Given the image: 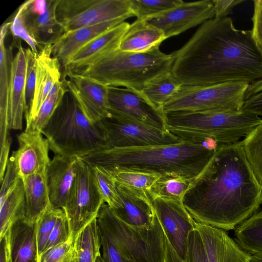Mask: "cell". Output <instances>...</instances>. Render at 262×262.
Returning <instances> with one entry per match:
<instances>
[{
    "label": "cell",
    "mask_w": 262,
    "mask_h": 262,
    "mask_svg": "<svg viewBox=\"0 0 262 262\" xmlns=\"http://www.w3.org/2000/svg\"><path fill=\"white\" fill-rule=\"evenodd\" d=\"M184 262H208L203 243L195 228L189 233L186 254Z\"/></svg>",
    "instance_id": "obj_42"
},
{
    "label": "cell",
    "mask_w": 262,
    "mask_h": 262,
    "mask_svg": "<svg viewBox=\"0 0 262 262\" xmlns=\"http://www.w3.org/2000/svg\"><path fill=\"white\" fill-rule=\"evenodd\" d=\"M166 39L164 32L159 28L147 20L137 19L129 25L118 49L126 52H145L160 46Z\"/></svg>",
    "instance_id": "obj_26"
},
{
    "label": "cell",
    "mask_w": 262,
    "mask_h": 262,
    "mask_svg": "<svg viewBox=\"0 0 262 262\" xmlns=\"http://www.w3.org/2000/svg\"><path fill=\"white\" fill-rule=\"evenodd\" d=\"M40 132L24 131L17 136L18 148L10 158L14 162L20 178L46 171L51 161L50 147Z\"/></svg>",
    "instance_id": "obj_16"
},
{
    "label": "cell",
    "mask_w": 262,
    "mask_h": 262,
    "mask_svg": "<svg viewBox=\"0 0 262 262\" xmlns=\"http://www.w3.org/2000/svg\"><path fill=\"white\" fill-rule=\"evenodd\" d=\"M78 159L55 155L48 164L46 177L52 207L64 209L75 180Z\"/></svg>",
    "instance_id": "obj_21"
},
{
    "label": "cell",
    "mask_w": 262,
    "mask_h": 262,
    "mask_svg": "<svg viewBox=\"0 0 262 262\" xmlns=\"http://www.w3.org/2000/svg\"><path fill=\"white\" fill-rule=\"evenodd\" d=\"M208 262H248L251 254L243 250L225 230L195 222Z\"/></svg>",
    "instance_id": "obj_19"
},
{
    "label": "cell",
    "mask_w": 262,
    "mask_h": 262,
    "mask_svg": "<svg viewBox=\"0 0 262 262\" xmlns=\"http://www.w3.org/2000/svg\"><path fill=\"white\" fill-rule=\"evenodd\" d=\"M97 223L100 241L102 260L104 262H123V259L115 243L105 227L97 220Z\"/></svg>",
    "instance_id": "obj_41"
},
{
    "label": "cell",
    "mask_w": 262,
    "mask_h": 262,
    "mask_svg": "<svg viewBox=\"0 0 262 262\" xmlns=\"http://www.w3.org/2000/svg\"><path fill=\"white\" fill-rule=\"evenodd\" d=\"M248 262H262V253L251 255V257Z\"/></svg>",
    "instance_id": "obj_51"
},
{
    "label": "cell",
    "mask_w": 262,
    "mask_h": 262,
    "mask_svg": "<svg viewBox=\"0 0 262 262\" xmlns=\"http://www.w3.org/2000/svg\"><path fill=\"white\" fill-rule=\"evenodd\" d=\"M101 122L111 148L167 145L182 141L169 130L154 127L110 111Z\"/></svg>",
    "instance_id": "obj_11"
},
{
    "label": "cell",
    "mask_w": 262,
    "mask_h": 262,
    "mask_svg": "<svg viewBox=\"0 0 262 262\" xmlns=\"http://www.w3.org/2000/svg\"><path fill=\"white\" fill-rule=\"evenodd\" d=\"M152 205L166 238L180 258L185 259L188 236L195 229V221L182 202L157 198Z\"/></svg>",
    "instance_id": "obj_13"
},
{
    "label": "cell",
    "mask_w": 262,
    "mask_h": 262,
    "mask_svg": "<svg viewBox=\"0 0 262 262\" xmlns=\"http://www.w3.org/2000/svg\"><path fill=\"white\" fill-rule=\"evenodd\" d=\"M21 179L25 198V217L31 221H37L46 210L51 206L46 171L31 174Z\"/></svg>",
    "instance_id": "obj_27"
},
{
    "label": "cell",
    "mask_w": 262,
    "mask_h": 262,
    "mask_svg": "<svg viewBox=\"0 0 262 262\" xmlns=\"http://www.w3.org/2000/svg\"><path fill=\"white\" fill-rule=\"evenodd\" d=\"M125 20L116 19L64 33L52 45V55L64 68L72 57L81 48Z\"/></svg>",
    "instance_id": "obj_25"
},
{
    "label": "cell",
    "mask_w": 262,
    "mask_h": 262,
    "mask_svg": "<svg viewBox=\"0 0 262 262\" xmlns=\"http://www.w3.org/2000/svg\"><path fill=\"white\" fill-rule=\"evenodd\" d=\"M249 84L233 82L207 86L182 85L162 107L165 114L176 112L240 110Z\"/></svg>",
    "instance_id": "obj_8"
},
{
    "label": "cell",
    "mask_w": 262,
    "mask_h": 262,
    "mask_svg": "<svg viewBox=\"0 0 262 262\" xmlns=\"http://www.w3.org/2000/svg\"><path fill=\"white\" fill-rule=\"evenodd\" d=\"M25 50L27 58L26 90L28 110L32 104L35 92L36 67V57L37 55L34 53L30 48L25 49Z\"/></svg>",
    "instance_id": "obj_44"
},
{
    "label": "cell",
    "mask_w": 262,
    "mask_h": 262,
    "mask_svg": "<svg viewBox=\"0 0 262 262\" xmlns=\"http://www.w3.org/2000/svg\"><path fill=\"white\" fill-rule=\"evenodd\" d=\"M67 92H68V90L64 81L63 84L61 82L56 83L34 118L26 122L25 131L42 133V129L61 103Z\"/></svg>",
    "instance_id": "obj_32"
},
{
    "label": "cell",
    "mask_w": 262,
    "mask_h": 262,
    "mask_svg": "<svg viewBox=\"0 0 262 262\" xmlns=\"http://www.w3.org/2000/svg\"><path fill=\"white\" fill-rule=\"evenodd\" d=\"M167 129L182 140L203 143L212 139L220 145L245 137L262 119L243 109L166 113Z\"/></svg>",
    "instance_id": "obj_6"
},
{
    "label": "cell",
    "mask_w": 262,
    "mask_h": 262,
    "mask_svg": "<svg viewBox=\"0 0 262 262\" xmlns=\"http://www.w3.org/2000/svg\"><path fill=\"white\" fill-rule=\"evenodd\" d=\"M246 158L262 184V122L242 141Z\"/></svg>",
    "instance_id": "obj_36"
},
{
    "label": "cell",
    "mask_w": 262,
    "mask_h": 262,
    "mask_svg": "<svg viewBox=\"0 0 262 262\" xmlns=\"http://www.w3.org/2000/svg\"><path fill=\"white\" fill-rule=\"evenodd\" d=\"M52 45L46 46L36 57V81L33 99L26 113L28 122L34 118L53 86L61 80L59 60L52 55Z\"/></svg>",
    "instance_id": "obj_22"
},
{
    "label": "cell",
    "mask_w": 262,
    "mask_h": 262,
    "mask_svg": "<svg viewBox=\"0 0 262 262\" xmlns=\"http://www.w3.org/2000/svg\"><path fill=\"white\" fill-rule=\"evenodd\" d=\"M115 183L121 200L120 206L112 209L115 215L127 224L136 227H152L157 217L148 192Z\"/></svg>",
    "instance_id": "obj_17"
},
{
    "label": "cell",
    "mask_w": 262,
    "mask_h": 262,
    "mask_svg": "<svg viewBox=\"0 0 262 262\" xmlns=\"http://www.w3.org/2000/svg\"><path fill=\"white\" fill-rule=\"evenodd\" d=\"M69 80L63 79L70 94L86 117L97 123L109 114L108 87L80 74L66 72Z\"/></svg>",
    "instance_id": "obj_14"
},
{
    "label": "cell",
    "mask_w": 262,
    "mask_h": 262,
    "mask_svg": "<svg viewBox=\"0 0 262 262\" xmlns=\"http://www.w3.org/2000/svg\"><path fill=\"white\" fill-rule=\"evenodd\" d=\"M242 109L262 117V90L246 98Z\"/></svg>",
    "instance_id": "obj_48"
},
{
    "label": "cell",
    "mask_w": 262,
    "mask_h": 262,
    "mask_svg": "<svg viewBox=\"0 0 262 262\" xmlns=\"http://www.w3.org/2000/svg\"><path fill=\"white\" fill-rule=\"evenodd\" d=\"M182 86L170 73L148 84L142 92L154 105L162 109Z\"/></svg>",
    "instance_id": "obj_35"
},
{
    "label": "cell",
    "mask_w": 262,
    "mask_h": 262,
    "mask_svg": "<svg viewBox=\"0 0 262 262\" xmlns=\"http://www.w3.org/2000/svg\"><path fill=\"white\" fill-rule=\"evenodd\" d=\"M20 178L14 162L9 158L4 177L1 183L0 202L4 200Z\"/></svg>",
    "instance_id": "obj_46"
},
{
    "label": "cell",
    "mask_w": 262,
    "mask_h": 262,
    "mask_svg": "<svg viewBox=\"0 0 262 262\" xmlns=\"http://www.w3.org/2000/svg\"><path fill=\"white\" fill-rule=\"evenodd\" d=\"M97 220L105 227L123 259L130 262H164L166 237L158 218L150 228L132 226L119 219L104 203Z\"/></svg>",
    "instance_id": "obj_7"
},
{
    "label": "cell",
    "mask_w": 262,
    "mask_h": 262,
    "mask_svg": "<svg viewBox=\"0 0 262 262\" xmlns=\"http://www.w3.org/2000/svg\"><path fill=\"white\" fill-rule=\"evenodd\" d=\"M220 145L182 140L178 144L112 148L81 159L92 167H116L160 176L172 174L195 179L203 171Z\"/></svg>",
    "instance_id": "obj_3"
},
{
    "label": "cell",
    "mask_w": 262,
    "mask_h": 262,
    "mask_svg": "<svg viewBox=\"0 0 262 262\" xmlns=\"http://www.w3.org/2000/svg\"><path fill=\"white\" fill-rule=\"evenodd\" d=\"M216 18L227 17L232 12L233 8L244 0H213Z\"/></svg>",
    "instance_id": "obj_47"
},
{
    "label": "cell",
    "mask_w": 262,
    "mask_h": 262,
    "mask_svg": "<svg viewBox=\"0 0 262 262\" xmlns=\"http://www.w3.org/2000/svg\"><path fill=\"white\" fill-rule=\"evenodd\" d=\"M107 87L109 111L154 127L168 130L162 109L154 105L142 92L126 88Z\"/></svg>",
    "instance_id": "obj_12"
},
{
    "label": "cell",
    "mask_w": 262,
    "mask_h": 262,
    "mask_svg": "<svg viewBox=\"0 0 262 262\" xmlns=\"http://www.w3.org/2000/svg\"><path fill=\"white\" fill-rule=\"evenodd\" d=\"M63 211L62 209L48 207L37 221V237L39 255L42 253L57 219Z\"/></svg>",
    "instance_id": "obj_38"
},
{
    "label": "cell",
    "mask_w": 262,
    "mask_h": 262,
    "mask_svg": "<svg viewBox=\"0 0 262 262\" xmlns=\"http://www.w3.org/2000/svg\"><path fill=\"white\" fill-rule=\"evenodd\" d=\"M74 255V239L70 237L67 242L43 252L39 262H72Z\"/></svg>",
    "instance_id": "obj_40"
},
{
    "label": "cell",
    "mask_w": 262,
    "mask_h": 262,
    "mask_svg": "<svg viewBox=\"0 0 262 262\" xmlns=\"http://www.w3.org/2000/svg\"><path fill=\"white\" fill-rule=\"evenodd\" d=\"M100 257H98L96 262H100Z\"/></svg>",
    "instance_id": "obj_53"
},
{
    "label": "cell",
    "mask_w": 262,
    "mask_h": 262,
    "mask_svg": "<svg viewBox=\"0 0 262 262\" xmlns=\"http://www.w3.org/2000/svg\"><path fill=\"white\" fill-rule=\"evenodd\" d=\"M93 167L104 202L112 209L118 208L121 204V200L117 191L115 182L106 172L100 167Z\"/></svg>",
    "instance_id": "obj_39"
},
{
    "label": "cell",
    "mask_w": 262,
    "mask_h": 262,
    "mask_svg": "<svg viewBox=\"0 0 262 262\" xmlns=\"http://www.w3.org/2000/svg\"><path fill=\"white\" fill-rule=\"evenodd\" d=\"M131 9L138 19L149 20L182 4L181 0H129Z\"/></svg>",
    "instance_id": "obj_37"
},
{
    "label": "cell",
    "mask_w": 262,
    "mask_h": 262,
    "mask_svg": "<svg viewBox=\"0 0 262 262\" xmlns=\"http://www.w3.org/2000/svg\"><path fill=\"white\" fill-rule=\"evenodd\" d=\"M215 17L213 0L183 2L173 9L148 20L161 30L167 38L202 24Z\"/></svg>",
    "instance_id": "obj_15"
},
{
    "label": "cell",
    "mask_w": 262,
    "mask_h": 262,
    "mask_svg": "<svg viewBox=\"0 0 262 262\" xmlns=\"http://www.w3.org/2000/svg\"><path fill=\"white\" fill-rule=\"evenodd\" d=\"M13 45L18 49L11 64V78L8 102L9 127L18 130L23 127L24 114L28 111L26 100L27 58L21 41Z\"/></svg>",
    "instance_id": "obj_18"
},
{
    "label": "cell",
    "mask_w": 262,
    "mask_h": 262,
    "mask_svg": "<svg viewBox=\"0 0 262 262\" xmlns=\"http://www.w3.org/2000/svg\"><path fill=\"white\" fill-rule=\"evenodd\" d=\"M100 262H104V261L102 260V259L101 258V256L100 257ZM123 262H130V261H127V260H126L123 259Z\"/></svg>",
    "instance_id": "obj_52"
},
{
    "label": "cell",
    "mask_w": 262,
    "mask_h": 262,
    "mask_svg": "<svg viewBox=\"0 0 262 262\" xmlns=\"http://www.w3.org/2000/svg\"><path fill=\"white\" fill-rule=\"evenodd\" d=\"M64 96L42 130L55 155L82 158L109 149L101 121L94 123L71 96Z\"/></svg>",
    "instance_id": "obj_5"
},
{
    "label": "cell",
    "mask_w": 262,
    "mask_h": 262,
    "mask_svg": "<svg viewBox=\"0 0 262 262\" xmlns=\"http://www.w3.org/2000/svg\"><path fill=\"white\" fill-rule=\"evenodd\" d=\"M97 218L82 229L74 239V262H96L101 256Z\"/></svg>",
    "instance_id": "obj_31"
},
{
    "label": "cell",
    "mask_w": 262,
    "mask_h": 262,
    "mask_svg": "<svg viewBox=\"0 0 262 262\" xmlns=\"http://www.w3.org/2000/svg\"><path fill=\"white\" fill-rule=\"evenodd\" d=\"M182 203L197 223L235 230L262 204V184L242 142L220 145L184 195Z\"/></svg>",
    "instance_id": "obj_2"
},
{
    "label": "cell",
    "mask_w": 262,
    "mask_h": 262,
    "mask_svg": "<svg viewBox=\"0 0 262 262\" xmlns=\"http://www.w3.org/2000/svg\"><path fill=\"white\" fill-rule=\"evenodd\" d=\"M25 215V198L20 178L3 201L0 202V239L7 233L11 224Z\"/></svg>",
    "instance_id": "obj_29"
},
{
    "label": "cell",
    "mask_w": 262,
    "mask_h": 262,
    "mask_svg": "<svg viewBox=\"0 0 262 262\" xmlns=\"http://www.w3.org/2000/svg\"><path fill=\"white\" fill-rule=\"evenodd\" d=\"M130 24L124 21L99 35L81 48L64 67L66 72H78L91 65L105 54L119 48ZM78 73V72H77Z\"/></svg>",
    "instance_id": "obj_20"
},
{
    "label": "cell",
    "mask_w": 262,
    "mask_h": 262,
    "mask_svg": "<svg viewBox=\"0 0 262 262\" xmlns=\"http://www.w3.org/2000/svg\"><path fill=\"white\" fill-rule=\"evenodd\" d=\"M11 23H4L0 33V132L6 133L10 129L8 122V102L10 89L11 64L14 58L13 46L5 45V38Z\"/></svg>",
    "instance_id": "obj_28"
},
{
    "label": "cell",
    "mask_w": 262,
    "mask_h": 262,
    "mask_svg": "<svg viewBox=\"0 0 262 262\" xmlns=\"http://www.w3.org/2000/svg\"><path fill=\"white\" fill-rule=\"evenodd\" d=\"M172 54L171 73L182 85L250 84L262 79V57L250 30L236 28L228 16L203 23Z\"/></svg>",
    "instance_id": "obj_1"
},
{
    "label": "cell",
    "mask_w": 262,
    "mask_h": 262,
    "mask_svg": "<svg viewBox=\"0 0 262 262\" xmlns=\"http://www.w3.org/2000/svg\"><path fill=\"white\" fill-rule=\"evenodd\" d=\"M254 10L251 18L252 37L262 57V0L253 1Z\"/></svg>",
    "instance_id": "obj_45"
},
{
    "label": "cell",
    "mask_w": 262,
    "mask_h": 262,
    "mask_svg": "<svg viewBox=\"0 0 262 262\" xmlns=\"http://www.w3.org/2000/svg\"><path fill=\"white\" fill-rule=\"evenodd\" d=\"M10 262H11V261H10Z\"/></svg>",
    "instance_id": "obj_55"
},
{
    "label": "cell",
    "mask_w": 262,
    "mask_h": 262,
    "mask_svg": "<svg viewBox=\"0 0 262 262\" xmlns=\"http://www.w3.org/2000/svg\"><path fill=\"white\" fill-rule=\"evenodd\" d=\"M234 239L251 255L262 253V210L256 212L235 229Z\"/></svg>",
    "instance_id": "obj_30"
},
{
    "label": "cell",
    "mask_w": 262,
    "mask_h": 262,
    "mask_svg": "<svg viewBox=\"0 0 262 262\" xmlns=\"http://www.w3.org/2000/svg\"><path fill=\"white\" fill-rule=\"evenodd\" d=\"M56 16L64 33L134 14L129 0H59Z\"/></svg>",
    "instance_id": "obj_10"
},
{
    "label": "cell",
    "mask_w": 262,
    "mask_h": 262,
    "mask_svg": "<svg viewBox=\"0 0 262 262\" xmlns=\"http://www.w3.org/2000/svg\"><path fill=\"white\" fill-rule=\"evenodd\" d=\"M159 48L143 52L117 49L76 73L106 86H122L142 92L150 83L171 73L173 54H165Z\"/></svg>",
    "instance_id": "obj_4"
},
{
    "label": "cell",
    "mask_w": 262,
    "mask_h": 262,
    "mask_svg": "<svg viewBox=\"0 0 262 262\" xmlns=\"http://www.w3.org/2000/svg\"><path fill=\"white\" fill-rule=\"evenodd\" d=\"M72 262H74L73 261Z\"/></svg>",
    "instance_id": "obj_54"
},
{
    "label": "cell",
    "mask_w": 262,
    "mask_h": 262,
    "mask_svg": "<svg viewBox=\"0 0 262 262\" xmlns=\"http://www.w3.org/2000/svg\"><path fill=\"white\" fill-rule=\"evenodd\" d=\"M164 262H184V261L182 260L178 256L166 238V252Z\"/></svg>",
    "instance_id": "obj_50"
},
{
    "label": "cell",
    "mask_w": 262,
    "mask_h": 262,
    "mask_svg": "<svg viewBox=\"0 0 262 262\" xmlns=\"http://www.w3.org/2000/svg\"><path fill=\"white\" fill-rule=\"evenodd\" d=\"M70 237L71 236L69 225L63 210L57 219L43 252L67 242Z\"/></svg>",
    "instance_id": "obj_43"
},
{
    "label": "cell",
    "mask_w": 262,
    "mask_h": 262,
    "mask_svg": "<svg viewBox=\"0 0 262 262\" xmlns=\"http://www.w3.org/2000/svg\"><path fill=\"white\" fill-rule=\"evenodd\" d=\"M58 2L59 0H48L47 10L43 14L30 12L27 1L18 8L26 28L36 42L39 51L47 45H52L64 33L56 16Z\"/></svg>",
    "instance_id": "obj_23"
},
{
    "label": "cell",
    "mask_w": 262,
    "mask_h": 262,
    "mask_svg": "<svg viewBox=\"0 0 262 262\" xmlns=\"http://www.w3.org/2000/svg\"><path fill=\"white\" fill-rule=\"evenodd\" d=\"M0 262H10L9 241L7 233L2 239H0Z\"/></svg>",
    "instance_id": "obj_49"
},
{
    "label": "cell",
    "mask_w": 262,
    "mask_h": 262,
    "mask_svg": "<svg viewBox=\"0 0 262 262\" xmlns=\"http://www.w3.org/2000/svg\"><path fill=\"white\" fill-rule=\"evenodd\" d=\"M116 183L131 188L148 192L160 176L116 167H101Z\"/></svg>",
    "instance_id": "obj_34"
},
{
    "label": "cell",
    "mask_w": 262,
    "mask_h": 262,
    "mask_svg": "<svg viewBox=\"0 0 262 262\" xmlns=\"http://www.w3.org/2000/svg\"><path fill=\"white\" fill-rule=\"evenodd\" d=\"M104 203L94 168L79 158L76 164L75 180L63 209L68 221L72 238L75 239L82 229L97 218Z\"/></svg>",
    "instance_id": "obj_9"
},
{
    "label": "cell",
    "mask_w": 262,
    "mask_h": 262,
    "mask_svg": "<svg viewBox=\"0 0 262 262\" xmlns=\"http://www.w3.org/2000/svg\"><path fill=\"white\" fill-rule=\"evenodd\" d=\"M37 224L24 216L11 224L7 233L11 262H39Z\"/></svg>",
    "instance_id": "obj_24"
},
{
    "label": "cell",
    "mask_w": 262,
    "mask_h": 262,
    "mask_svg": "<svg viewBox=\"0 0 262 262\" xmlns=\"http://www.w3.org/2000/svg\"><path fill=\"white\" fill-rule=\"evenodd\" d=\"M194 180L177 174L163 175L154 184L148 193L151 200L162 198L182 202Z\"/></svg>",
    "instance_id": "obj_33"
}]
</instances>
